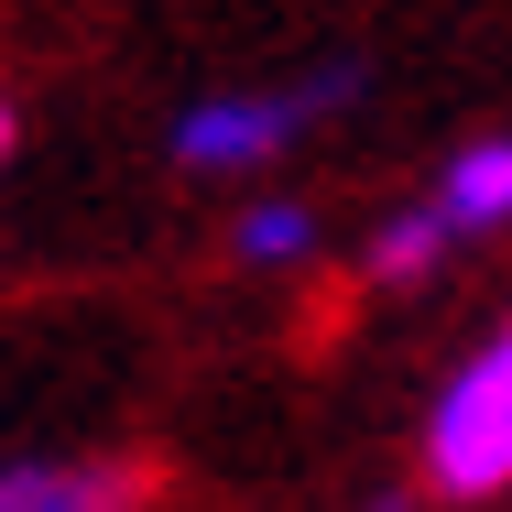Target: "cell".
<instances>
[{
  "label": "cell",
  "mask_w": 512,
  "mask_h": 512,
  "mask_svg": "<svg viewBox=\"0 0 512 512\" xmlns=\"http://www.w3.org/2000/svg\"><path fill=\"white\" fill-rule=\"evenodd\" d=\"M120 469H0V512H120Z\"/></svg>",
  "instance_id": "cell-4"
},
{
  "label": "cell",
  "mask_w": 512,
  "mask_h": 512,
  "mask_svg": "<svg viewBox=\"0 0 512 512\" xmlns=\"http://www.w3.org/2000/svg\"><path fill=\"white\" fill-rule=\"evenodd\" d=\"M229 251H240V262H306L316 218H306V207H251V218L229 229Z\"/></svg>",
  "instance_id": "cell-6"
},
{
  "label": "cell",
  "mask_w": 512,
  "mask_h": 512,
  "mask_svg": "<svg viewBox=\"0 0 512 512\" xmlns=\"http://www.w3.org/2000/svg\"><path fill=\"white\" fill-rule=\"evenodd\" d=\"M436 218H447L458 240H491V229H512V142H469V153L436 175Z\"/></svg>",
  "instance_id": "cell-3"
},
{
  "label": "cell",
  "mask_w": 512,
  "mask_h": 512,
  "mask_svg": "<svg viewBox=\"0 0 512 512\" xmlns=\"http://www.w3.org/2000/svg\"><path fill=\"white\" fill-rule=\"evenodd\" d=\"M338 99H349V77L262 88V99H197L186 120H175V164H197V175H251V164H273L316 109H338Z\"/></svg>",
  "instance_id": "cell-2"
},
{
  "label": "cell",
  "mask_w": 512,
  "mask_h": 512,
  "mask_svg": "<svg viewBox=\"0 0 512 512\" xmlns=\"http://www.w3.org/2000/svg\"><path fill=\"white\" fill-rule=\"evenodd\" d=\"M447 240H458V229H447L436 197H425V207H404V218H382V229H371V273H382V284H414V273H436V251H447Z\"/></svg>",
  "instance_id": "cell-5"
},
{
  "label": "cell",
  "mask_w": 512,
  "mask_h": 512,
  "mask_svg": "<svg viewBox=\"0 0 512 512\" xmlns=\"http://www.w3.org/2000/svg\"><path fill=\"white\" fill-rule=\"evenodd\" d=\"M425 480L458 491V502L512 491V327L436 393V414H425Z\"/></svg>",
  "instance_id": "cell-1"
},
{
  "label": "cell",
  "mask_w": 512,
  "mask_h": 512,
  "mask_svg": "<svg viewBox=\"0 0 512 512\" xmlns=\"http://www.w3.org/2000/svg\"><path fill=\"white\" fill-rule=\"evenodd\" d=\"M0 153H11V109H0Z\"/></svg>",
  "instance_id": "cell-7"
}]
</instances>
